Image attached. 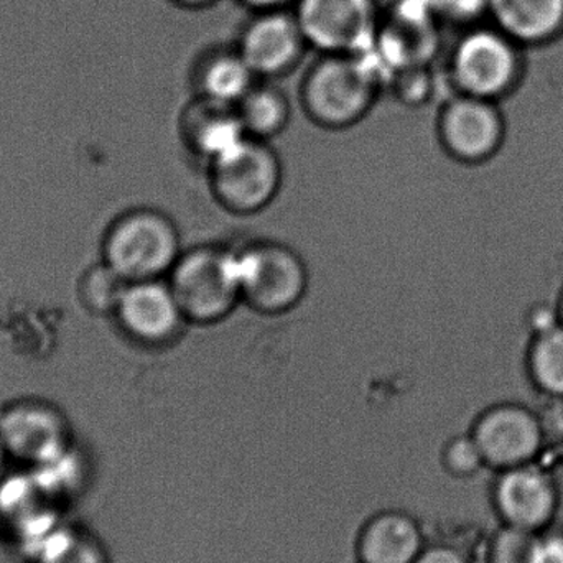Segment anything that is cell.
Instances as JSON below:
<instances>
[{
    "label": "cell",
    "mask_w": 563,
    "mask_h": 563,
    "mask_svg": "<svg viewBox=\"0 0 563 563\" xmlns=\"http://www.w3.org/2000/svg\"><path fill=\"white\" fill-rule=\"evenodd\" d=\"M181 253L177 224L154 208L124 211L102 238V261L125 282L167 279Z\"/></svg>",
    "instance_id": "1"
},
{
    "label": "cell",
    "mask_w": 563,
    "mask_h": 563,
    "mask_svg": "<svg viewBox=\"0 0 563 563\" xmlns=\"http://www.w3.org/2000/svg\"><path fill=\"white\" fill-rule=\"evenodd\" d=\"M167 280L190 324L220 323L243 303L236 253L230 247L203 244L184 251Z\"/></svg>",
    "instance_id": "2"
},
{
    "label": "cell",
    "mask_w": 563,
    "mask_h": 563,
    "mask_svg": "<svg viewBox=\"0 0 563 563\" xmlns=\"http://www.w3.org/2000/svg\"><path fill=\"white\" fill-rule=\"evenodd\" d=\"M208 178L221 208L238 217H253L276 200L284 168L269 142L247 137L208 167Z\"/></svg>",
    "instance_id": "3"
},
{
    "label": "cell",
    "mask_w": 563,
    "mask_h": 563,
    "mask_svg": "<svg viewBox=\"0 0 563 563\" xmlns=\"http://www.w3.org/2000/svg\"><path fill=\"white\" fill-rule=\"evenodd\" d=\"M241 301L261 314L294 310L308 288L307 264L277 241H256L234 250Z\"/></svg>",
    "instance_id": "4"
},
{
    "label": "cell",
    "mask_w": 563,
    "mask_h": 563,
    "mask_svg": "<svg viewBox=\"0 0 563 563\" xmlns=\"http://www.w3.org/2000/svg\"><path fill=\"white\" fill-rule=\"evenodd\" d=\"M377 79L354 55H328L305 79L301 101L321 128L346 129L369 112Z\"/></svg>",
    "instance_id": "5"
},
{
    "label": "cell",
    "mask_w": 563,
    "mask_h": 563,
    "mask_svg": "<svg viewBox=\"0 0 563 563\" xmlns=\"http://www.w3.org/2000/svg\"><path fill=\"white\" fill-rule=\"evenodd\" d=\"M0 440L23 470L48 465L76 445L66 413L40 397H20L0 409Z\"/></svg>",
    "instance_id": "6"
},
{
    "label": "cell",
    "mask_w": 563,
    "mask_h": 563,
    "mask_svg": "<svg viewBox=\"0 0 563 563\" xmlns=\"http://www.w3.org/2000/svg\"><path fill=\"white\" fill-rule=\"evenodd\" d=\"M521 46L496 26L470 30L452 56L460 95L496 99L509 95L522 76Z\"/></svg>",
    "instance_id": "7"
},
{
    "label": "cell",
    "mask_w": 563,
    "mask_h": 563,
    "mask_svg": "<svg viewBox=\"0 0 563 563\" xmlns=\"http://www.w3.org/2000/svg\"><path fill=\"white\" fill-rule=\"evenodd\" d=\"M305 40L328 55H357L376 40L374 0H298Z\"/></svg>",
    "instance_id": "8"
},
{
    "label": "cell",
    "mask_w": 563,
    "mask_h": 563,
    "mask_svg": "<svg viewBox=\"0 0 563 563\" xmlns=\"http://www.w3.org/2000/svg\"><path fill=\"white\" fill-rule=\"evenodd\" d=\"M112 318L125 338L151 350L177 343L190 324L167 279L129 282Z\"/></svg>",
    "instance_id": "9"
},
{
    "label": "cell",
    "mask_w": 563,
    "mask_h": 563,
    "mask_svg": "<svg viewBox=\"0 0 563 563\" xmlns=\"http://www.w3.org/2000/svg\"><path fill=\"white\" fill-rule=\"evenodd\" d=\"M492 499L503 525L536 534L554 526L561 505L558 482L536 462L498 472Z\"/></svg>",
    "instance_id": "10"
},
{
    "label": "cell",
    "mask_w": 563,
    "mask_h": 563,
    "mask_svg": "<svg viewBox=\"0 0 563 563\" xmlns=\"http://www.w3.org/2000/svg\"><path fill=\"white\" fill-rule=\"evenodd\" d=\"M470 433L485 459L486 468L495 472L534 463L545 440L539 417L518 404H501L486 410Z\"/></svg>",
    "instance_id": "11"
},
{
    "label": "cell",
    "mask_w": 563,
    "mask_h": 563,
    "mask_svg": "<svg viewBox=\"0 0 563 563\" xmlns=\"http://www.w3.org/2000/svg\"><path fill=\"white\" fill-rule=\"evenodd\" d=\"M439 137L453 158L476 164L496 154L505 139V121L495 101L459 95L442 109Z\"/></svg>",
    "instance_id": "12"
},
{
    "label": "cell",
    "mask_w": 563,
    "mask_h": 563,
    "mask_svg": "<svg viewBox=\"0 0 563 563\" xmlns=\"http://www.w3.org/2000/svg\"><path fill=\"white\" fill-rule=\"evenodd\" d=\"M305 43L297 16L266 10L247 26L240 53L257 76H274L298 62Z\"/></svg>",
    "instance_id": "13"
},
{
    "label": "cell",
    "mask_w": 563,
    "mask_h": 563,
    "mask_svg": "<svg viewBox=\"0 0 563 563\" xmlns=\"http://www.w3.org/2000/svg\"><path fill=\"white\" fill-rule=\"evenodd\" d=\"M426 545L422 526L412 515L386 509L371 516L357 532V563H413Z\"/></svg>",
    "instance_id": "14"
},
{
    "label": "cell",
    "mask_w": 563,
    "mask_h": 563,
    "mask_svg": "<svg viewBox=\"0 0 563 563\" xmlns=\"http://www.w3.org/2000/svg\"><path fill=\"white\" fill-rule=\"evenodd\" d=\"M181 134L188 151L203 161L207 168L250 137L236 108L205 99L203 104L191 109L190 118L185 119Z\"/></svg>",
    "instance_id": "15"
},
{
    "label": "cell",
    "mask_w": 563,
    "mask_h": 563,
    "mask_svg": "<svg viewBox=\"0 0 563 563\" xmlns=\"http://www.w3.org/2000/svg\"><path fill=\"white\" fill-rule=\"evenodd\" d=\"M496 29L519 46H539L563 33V0H492Z\"/></svg>",
    "instance_id": "16"
},
{
    "label": "cell",
    "mask_w": 563,
    "mask_h": 563,
    "mask_svg": "<svg viewBox=\"0 0 563 563\" xmlns=\"http://www.w3.org/2000/svg\"><path fill=\"white\" fill-rule=\"evenodd\" d=\"M257 75L241 53L220 55L211 59L200 76L205 101L227 108H236L244 96L256 86Z\"/></svg>",
    "instance_id": "17"
},
{
    "label": "cell",
    "mask_w": 563,
    "mask_h": 563,
    "mask_svg": "<svg viewBox=\"0 0 563 563\" xmlns=\"http://www.w3.org/2000/svg\"><path fill=\"white\" fill-rule=\"evenodd\" d=\"M236 112L250 137L269 142L287 128L290 104L274 86L256 85L236 106Z\"/></svg>",
    "instance_id": "18"
},
{
    "label": "cell",
    "mask_w": 563,
    "mask_h": 563,
    "mask_svg": "<svg viewBox=\"0 0 563 563\" xmlns=\"http://www.w3.org/2000/svg\"><path fill=\"white\" fill-rule=\"evenodd\" d=\"M32 555L35 563H111L104 545L91 532L63 525Z\"/></svg>",
    "instance_id": "19"
},
{
    "label": "cell",
    "mask_w": 563,
    "mask_h": 563,
    "mask_svg": "<svg viewBox=\"0 0 563 563\" xmlns=\"http://www.w3.org/2000/svg\"><path fill=\"white\" fill-rule=\"evenodd\" d=\"M529 367L539 389L563 399V323L538 331L529 354Z\"/></svg>",
    "instance_id": "20"
},
{
    "label": "cell",
    "mask_w": 563,
    "mask_h": 563,
    "mask_svg": "<svg viewBox=\"0 0 563 563\" xmlns=\"http://www.w3.org/2000/svg\"><path fill=\"white\" fill-rule=\"evenodd\" d=\"M129 282L122 279L104 261L92 264L78 282L82 308L95 317H114Z\"/></svg>",
    "instance_id": "21"
},
{
    "label": "cell",
    "mask_w": 563,
    "mask_h": 563,
    "mask_svg": "<svg viewBox=\"0 0 563 563\" xmlns=\"http://www.w3.org/2000/svg\"><path fill=\"white\" fill-rule=\"evenodd\" d=\"M539 534L503 525L488 548V563H532Z\"/></svg>",
    "instance_id": "22"
},
{
    "label": "cell",
    "mask_w": 563,
    "mask_h": 563,
    "mask_svg": "<svg viewBox=\"0 0 563 563\" xmlns=\"http://www.w3.org/2000/svg\"><path fill=\"white\" fill-rule=\"evenodd\" d=\"M442 465L452 478L470 479L486 468L485 459L472 433L453 437L442 452Z\"/></svg>",
    "instance_id": "23"
},
{
    "label": "cell",
    "mask_w": 563,
    "mask_h": 563,
    "mask_svg": "<svg viewBox=\"0 0 563 563\" xmlns=\"http://www.w3.org/2000/svg\"><path fill=\"white\" fill-rule=\"evenodd\" d=\"M492 0H435L437 10L455 22L472 23L479 16L489 15Z\"/></svg>",
    "instance_id": "24"
},
{
    "label": "cell",
    "mask_w": 563,
    "mask_h": 563,
    "mask_svg": "<svg viewBox=\"0 0 563 563\" xmlns=\"http://www.w3.org/2000/svg\"><path fill=\"white\" fill-rule=\"evenodd\" d=\"M532 563H563V531L561 529L551 528L539 534Z\"/></svg>",
    "instance_id": "25"
},
{
    "label": "cell",
    "mask_w": 563,
    "mask_h": 563,
    "mask_svg": "<svg viewBox=\"0 0 563 563\" xmlns=\"http://www.w3.org/2000/svg\"><path fill=\"white\" fill-rule=\"evenodd\" d=\"M413 563H470V559L455 545L427 544Z\"/></svg>",
    "instance_id": "26"
},
{
    "label": "cell",
    "mask_w": 563,
    "mask_h": 563,
    "mask_svg": "<svg viewBox=\"0 0 563 563\" xmlns=\"http://www.w3.org/2000/svg\"><path fill=\"white\" fill-rule=\"evenodd\" d=\"M29 552L9 536L0 534V563H32Z\"/></svg>",
    "instance_id": "27"
},
{
    "label": "cell",
    "mask_w": 563,
    "mask_h": 563,
    "mask_svg": "<svg viewBox=\"0 0 563 563\" xmlns=\"http://www.w3.org/2000/svg\"><path fill=\"white\" fill-rule=\"evenodd\" d=\"M12 465L10 462L9 455H7L5 446H3L2 440H0V485H2L3 479L9 476V466Z\"/></svg>",
    "instance_id": "28"
},
{
    "label": "cell",
    "mask_w": 563,
    "mask_h": 563,
    "mask_svg": "<svg viewBox=\"0 0 563 563\" xmlns=\"http://www.w3.org/2000/svg\"><path fill=\"white\" fill-rule=\"evenodd\" d=\"M243 2L247 3V5L256 7V9L274 10L285 0H243Z\"/></svg>",
    "instance_id": "29"
},
{
    "label": "cell",
    "mask_w": 563,
    "mask_h": 563,
    "mask_svg": "<svg viewBox=\"0 0 563 563\" xmlns=\"http://www.w3.org/2000/svg\"><path fill=\"white\" fill-rule=\"evenodd\" d=\"M180 3H185V5H207V3L213 2V0H178Z\"/></svg>",
    "instance_id": "30"
},
{
    "label": "cell",
    "mask_w": 563,
    "mask_h": 563,
    "mask_svg": "<svg viewBox=\"0 0 563 563\" xmlns=\"http://www.w3.org/2000/svg\"><path fill=\"white\" fill-rule=\"evenodd\" d=\"M558 314H559V320H561L563 323V291H562V297H561V303H559V308H558Z\"/></svg>",
    "instance_id": "31"
}]
</instances>
